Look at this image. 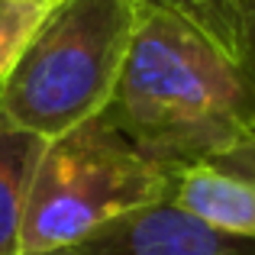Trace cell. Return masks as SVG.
<instances>
[{
    "instance_id": "cell-8",
    "label": "cell",
    "mask_w": 255,
    "mask_h": 255,
    "mask_svg": "<svg viewBox=\"0 0 255 255\" xmlns=\"http://www.w3.org/2000/svg\"><path fill=\"white\" fill-rule=\"evenodd\" d=\"M52 6L55 0H0V84L19 62L26 42Z\"/></svg>"
},
{
    "instance_id": "cell-6",
    "label": "cell",
    "mask_w": 255,
    "mask_h": 255,
    "mask_svg": "<svg viewBox=\"0 0 255 255\" xmlns=\"http://www.w3.org/2000/svg\"><path fill=\"white\" fill-rule=\"evenodd\" d=\"M204 32L236 68L255 136V0H155Z\"/></svg>"
},
{
    "instance_id": "cell-4",
    "label": "cell",
    "mask_w": 255,
    "mask_h": 255,
    "mask_svg": "<svg viewBox=\"0 0 255 255\" xmlns=\"http://www.w3.org/2000/svg\"><path fill=\"white\" fill-rule=\"evenodd\" d=\"M68 255H255V243L194 217L171 197L107 220Z\"/></svg>"
},
{
    "instance_id": "cell-2",
    "label": "cell",
    "mask_w": 255,
    "mask_h": 255,
    "mask_svg": "<svg viewBox=\"0 0 255 255\" xmlns=\"http://www.w3.org/2000/svg\"><path fill=\"white\" fill-rule=\"evenodd\" d=\"M136 19L139 0H55L0 84V113L45 142L104 113Z\"/></svg>"
},
{
    "instance_id": "cell-9",
    "label": "cell",
    "mask_w": 255,
    "mask_h": 255,
    "mask_svg": "<svg viewBox=\"0 0 255 255\" xmlns=\"http://www.w3.org/2000/svg\"><path fill=\"white\" fill-rule=\"evenodd\" d=\"M23 255H68V252H62V249H58V252H23Z\"/></svg>"
},
{
    "instance_id": "cell-3",
    "label": "cell",
    "mask_w": 255,
    "mask_h": 255,
    "mask_svg": "<svg viewBox=\"0 0 255 255\" xmlns=\"http://www.w3.org/2000/svg\"><path fill=\"white\" fill-rule=\"evenodd\" d=\"M178 171L152 162L104 113L49 139L23 217V252H58L107 220L171 197Z\"/></svg>"
},
{
    "instance_id": "cell-7",
    "label": "cell",
    "mask_w": 255,
    "mask_h": 255,
    "mask_svg": "<svg viewBox=\"0 0 255 255\" xmlns=\"http://www.w3.org/2000/svg\"><path fill=\"white\" fill-rule=\"evenodd\" d=\"M45 139L0 113V255H23V217Z\"/></svg>"
},
{
    "instance_id": "cell-5",
    "label": "cell",
    "mask_w": 255,
    "mask_h": 255,
    "mask_svg": "<svg viewBox=\"0 0 255 255\" xmlns=\"http://www.w3.org/2000/svg\"><path fill=\"white\" fill-rule=\"evenodd\" d=\"M171 200L194 217L255 243V152L181 168Z\"/></svg>"
},
{
    "instance_id": "cell-1",
    "label": "cell",
    "mask_w": 255,
    "mask_h": 255,
    "mask_svg": "<svg viewBox=\"0 0 255 255\" xmlns=\"http://www.w3.org/2000/svg\"><path fill=\"white\" fill-rule=\"evenodd\" d=\"M104 117L142 155L174 171L255 152L236 68L155 0H139L136 32Z\"/></svg>"
}]
</instances>
